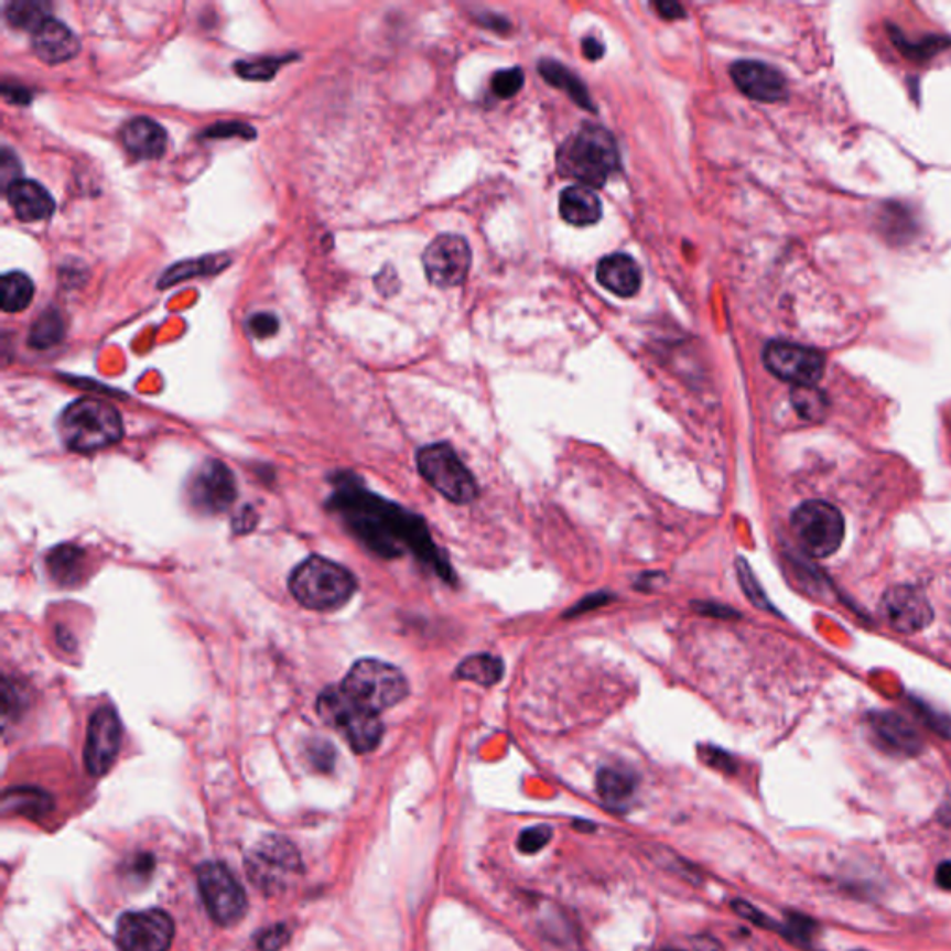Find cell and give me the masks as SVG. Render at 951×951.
Listing matches in <instances>:
<instances>
[{
  "instance_id": "cell-1",
  "label": "cell",
  "mask_w": 951,
  "mask_h": 951,
  "mask_svg": "<svg viewBox=\"0 0 951 951\" xmlns=\"http://www.w3.org/2000/svg\"><path fill=\"white\" fill-rule=\"evenodd\" d=\"M329 508L341 515L349 532L376 554L397 558L406 550H413L422 562L430 563L441 576L449 579V565L439 558L424 522L398 508L397 504L387 502L343 479L329 500Z\"/></svg>"
},
{
  "instance_id": "cell-2",
  "label": "cell",
  "mask_w": 951,
  "mask_h": 951,
  "mask_svg": "<svg viewBox=\"0 0 951 951\" xmlns=\"http://www.w3.org/2000/svg\"><path fill=\"white\" fill-rule=\"evenodd\" d=\"M558 170L585 188H601L619 167V149L608 130L585 125L558 151Z\"/></svg>"
},
{
  "instance_id": "cell-3",
  "label": "cell",
  "mask_w": 951,
  "mask_h": 951,
  "mask_svg": "<svg viewBox=\"0 0 951 951\" xmlns=\"http://www.w3.org/2000/svg\"><path fill=\"white\" fill-rule=\"evenodd\" d=\"M58 430L67 449L78 454H91L121 441L123 420L110 403L97 398H80L64 409Z\"/></svg>"
},
{
  "instance_id": "cell-4",
  "label": "cell",
  "mask_w": 951,
  "mask_h": 951,
  "mask_svg": "<svg viewBox=\"0 0 951 951\" xmlns=\"http://www.w3.org/2000/svg\"><path fill=\"white\" fill-rule=\"evenodd\" d=\"M289 587L292 597L305 608L329 612L348 603L357 582L343 565L311 555L290 574Z\"/></svg>"
},
{
  "instance_id": "cell-5",
  "label": "cell",
  "mask_w": 951,
  "mask_h": 951,
  "mask_svg": "<svg viewBox=\"0 0 951 951\" xmlns=\"http://www.w3.org/2000/svg\"><path fill=\"white\" fill-rule=\"evenodd\" d=\"M341 688L360 709L378 715L402 703L409 693L408 680L400 669L372 658L355 662Z\"/></svg>"
},
{
  "instance_id": "cell-6",
  "label": "cell",
  "mask_w": 951,
  "mask_h": 951,
  "mask_svg": "<svg viewBox=\"0 0 951 951\" xmlns=\"http://www.w3.org/2000/svg\"><path fill=\"white\" fill-rule=\"evenodd\" d=\"M325 725L337 728L355 753H370L378 747L383 736V723L378 714L360 709L344 693L341 685L322 692L316 704Z\"/></svg>"
},
{
  "instance_id": "cell-7",
  "label": "cell",
  "mask_w": 951,
  "mask_h": 951,
  "mask_svg": "<svg viewBox=\"0 0 951 951\" xmlns=\"http://www.w3.org/2000/svg\"><path fill=\"white\" fill-rule=\"evenodd\" d=\"M246 872L260 893L273 896L284 893L302 875V857L290 840L270 834L249 851Z\"/></svg>"
},
{
  "instance_id": "cell-8",
  "label": "cell",
  "mask_w": 951,
  "mask_h": 951,
  "mask_svg": "<svg viewBox=\"0 0 951 951\" xmlns=\"http://www.w3.org/2000/svg\"><path fill=\"white\" fill-rule=\"evenodd\" d=\"M417 467L420 476L450 502L468 504L478 497L476 478L450 444H428L420 449Z\"/></svg>"
},
{
  "instance_id": "cell-9",
  "label": "cell",
  "mask_w": 951,
  "mask_h": 951,
  "mask_svg": "<svg viewBox=\"0 0 951 951\" xmlns=\"http://www.w3.org/2000/svg\"><path fill=\"white\" fill-rule=\"evenodd\" d=\"M792 528L799 543L814 558H829L844 543V517L833 504L809 500L792 515Z\"/></svg>"
},
{
  "instance_id": "cell-10",
  "label": "cell",
  "mask_w": 951,
  "mask_h": 951,
  "mask_svg": "<svg viewBox=\"0 0 951 951\" xmlns=\"http://www.w3.org/2000/svg\"><path fill=\"white\" fill-rule=\"evenodd\" d=\"M197 887L214 922L233 926L242 920L248 909V898L242 885L225 864H202L197 868Z\"/></svg>"
},
{
  "instance_id": "cell-11",
  "label": "cell",
  "mask_w": 951,
  "mask_h": 951,
  "mask_svg": "<svg viewBox=\"0 0 951 951\" xmlns=\"http://www.w3.org/2000/svg\"><path fill=\"white\" fill-rule=\"evenodd\" d=\"M764 365L775 378L793 387H815L825 370V359L818 349L785 341H774L764 348Z\"/></svg>"
},
{
  "instance_id": "cell-12",
  "label": "cell",
  "mask_w": 951,
  "mask_h": 951,
  "mask_svg": "<svg viewBox=\"0 0 951 951\" xmlns=\"http://www.w3.org/2000/svg\"><path fill=\"white\" fill-rule=\"evenodd\" d=\"M121 951H167L175 937L172 916L160 909L127 912L118 922Z\"/></svg>"
},
{
  "instance_id": "cell-13",
  "label": "cell",
  "mask_w": 951,
  "mask_h": 951,
  "mask_svg": "<svg viewBox=\"0 0 951 951\" xmlns=\"http://www.w3.org/2000/svg\"><path fill=\"white\" fill-rule=\"evenodd\" d=\"M471 262V246L457 235H441L422 255L425 275L439 289L460 287L467 279Z\"/></svg>"
},
{
  "instance_id": "cell-14",
  "label": "cell",
  "mask_w": 951,
  "mask_h": 951,
  "mask_svg": "<svg viewBox=\"0 0 951 951\" xmlns=\"http://www.w3.org/2000/svg\"><path fill=\"white\" fill-rule=\"evenodd\" d=\"M121 747V721L112 706H99L88 723L84 747V764L94 777H101L112 768Z\"/></svg>"
},
{
  "instance_id": "cell-15",
  "label": "cell",
  "mask_w": 951,
  "mask_h": 951,
  "mask_svg": "<svg viewBox=\"0 0 951 951\" xmlns=\"http://www.w3.org/2000/svg\"><path fill=\"white\" fill-rule=\"evenodd\" d=\"M237 498V485L224 463H203L188 482V500L202 514L216 515L231 508Z\"/></svg>"
},
{
  "instance_id": "cell-16",
  "label": "cell",
  "mask_w": 951,
  "mask_h": 951,
  "mask_svg": "<svg viewBox=\"0 0 951 951\" xmlns=\"http://www.w3.org/2000/svg\"><path fill=\"white\" fill-rule=\"evenodd\" d=\"M880 612L899 634L920 633L933 620V608L922 590L915 585H896L890 587L880 601Z\"/></svg>"
},
{
  "instance_id": "cell-17",
  "label": "cell",
  "mask_w": 951,
  "mask_h": 951,
  "mask_svg": "<svg viewBox=\"0 0 951 951\" xmlns=\"http://www.w3.org/2000/svg\"><path fill=\"white\" fill-rule=\"evenodd\" d=\"M731 77L742 94L760 102H777L786 99L788 84L782 73L774 65L742 60L731 67Z\"/></svg>"
},
{
  "instance_id": "cell-18",
  "label": "cell",
  "mask_w": 951,
  "mask_h": 951,
  "mask_svg": "<svg viewBox=\"0 0 951 951\" xmlns=\"http://www.w3.org/2000/svg\"><path fill=\"white\" fill-rule=\"evenodd\" d=\"M32 48L45 64H64L77 56L80 43L67 24L48 18L32 32Z\"/></svg>"
},
{
  "instance_id": "cell-19",
  "label": "cell",
  "mask_w": 951,
  "mask_h": 951,
  "mask_svg": "<svg viewBox=\"0 0 951 951\" xmlns=\"http://www.w3.org/2000/svg\"><path fill=\"white\" fill-rule=\"evenodd\" d=\"M121 143L134 159L156 160L166 153L167 134L154 119L132 118L121 127Z\"/></svg>"
},
{
  "instance_id": "cell-20",
  "label": "cell",
  "mask_w": 951,
  "mask_h": 951,
  "mask_svg": "<svg viewBox=\"0 0 951 951\" xmlns=\"http://www.w3.org/2000/svg\"><path fill=\"white\" fill-rule=\"evenodd\" d=\"M7 199L15 218L26 224L51 218L54 213V199L42 184L30 179H21L7 190Z\"/></svg>"
},
{
  "instance_id": "cell-21",
  "label": "cell",
  "mask_w": 951,
  "mask_h": 951,
  "mask_svg": "<svg viewBox=\"0 0 951 951\" xmlns=\"http://www.w3.org/2000/svg\"><path fill=\"white\" fill-rule=\"evenodd\" d=\"M598 283L620 298H633L641 287V270L628 255L614 253L598 262Z\"/></svg>"
},
{
  "instance_id": "cell-22",
  "label": "cell",
  "mask_w": 951,
  "mask_h": 951,
  "mask_svg": "<svg viewBox=\"0 0 951 951\" xmlns=\"http://www.w3.org/2000/svg\"><path fill=\"white\" fill-rule=\"evenodd\" d=\"M872 728L880 744L893 753L912 757L922 750V739L915 727L898 714H875Z\"/></svg>"
},
{
  "instance_id": "cell-23",
  "label": "cell",
  "mask_w": 951,
  "mask_h": 951,
  "mask_svg": "<svg viewBox=\"0 0 951 951\" xmlns=\"http://www.w3.org/2000/svg\"><path fill=\"white\" fill-rule=\"evenodd\" d=\"M560 214L574 227H587V225L597 224L601 219L603 205L593 190L585 186H571L563 190L560 197Z\"/></svg>"
},
{
  "instance_id": "cell-24",
  "label": "cell",
  "mask_w": 951,
  "mask_h": 951,
  "mask_svg": "<svg viewBox=\"0 0 951 951\" xmlns=\"http://www.w3.org/2000/svg\"><path fill=\"white\" fill-rule=\"evenodd\" d=\"M636 786H638V780L634 777L633 771H628V769L619 768V766H609V768H603L598 771V796H601L604 803L615 807V809H619V807L627 804L633 799Z\"/></svg>"
},
{
  "instance_id": "cell-25",
  "label": "cell",
  "mask_w": 951,
  "mask_h": 951,
  "mask_svg": "<svg viewBox=\"0 0 951 951\" xmlns=\"http://www.w3.org/2000/svg\"><path fill=\"white\" fill-rule=\"evenodd\" d=\"M538 69L539 73H541V77H543L550 86L563 89V91H565V94H568L576 105L595 112V107H593L592 97L587 94V88H585L582 80H580L574 73L569 72L565 65L552 62V60H541V62H539Z\"/></svg>"
},
{
  "instance_id": "cell-26",
  "label": "cell",
  "mask_w": 951,
  "mask_h": 951,
  "mask_svg": "<svg viewBox=\"0 0 951 951\" xmlns=\"http://www.w3.org/2000/svg\"><path fill=\"white\" fill-rule=\"evenodd\" d=\"M502 674V660L493 655L468 656L455 669V679L468 680L479 685H495L500 682Z\"/></svg>"
},
{
  "instance_id": "cell-27",
  "label": "cell",
  "mask_w": 951,
  "mask_h": 951,
  "mask_svg": "<svg viewBox=\"0 0 951 951\" xmlns=\"http://www.w3.org/2000/svg\"><path fill=\"white\" fill-rule=\"evenodd\" d=\"M83 550L72 544L54 549L47 560L51 576L62 585L77 584L78 574L83 573Z\"/></svg>"
},
{
  "instance_id": "cell-28",
  "label": "cell",
  "mask_w": 951,
  "mask_h": 951,
  "mask_svg": "<svg viewBox=\"0 0 951 951\" xmlns=\"http://www.w3.org/2000/svg\"><path fill=\"white\" fill-rule=\"evenodd\" d=\"M34 298V283L23 272H8L2 278V311L23 313Z\"/></svg>"
},
{
  "instance_id": "cell-29",
  "label": "cell",
  "mask_w": 951,
  "mask_h": 951,
  "mask_svg": "<svg viewBox=\"0 0 951 951\" xmlns=\"http://www.w3.org/2000/svg\"><path fill=\"white\" fill-rule=\"evenodd\" d=\"M53 807V799L48 793L36 790V788H12L4 793V810H12L18 814L36 815L47 814Z\"/></svg>"
},
{
  "instance_id": "cell-30",
  "label": "cell",
  "mask_w": 951,
  "mask_h": 951,
  "mask_svg": "<svg viewBox=\"0 0 951 951\" xmlns=\"http://www.w3.org/2000/svg\"><path fill=\"white\" fill-rule=\"evenodd\" d=\"M65 325L62 314L56 309H48L40 314V318L30 327L29 344L32 348H53L64 338Z\"/></svg>"
},
{
  "instance_id": "cell-31",
  "label": "cell",
  "mask_w": 951,
  "mask_h": 951,
  "mask_svg": "<svg viewBox=\"0 0 951 951\" xmlns=\"http://www.w3.org/2000/svg\"><path fill=\"white\" fill-rule=\"evenodd\" d=\"M48 18H51V15H48L47 4H43V2H34V0H30V2L18 0V2L8 4L7 8L8 23L15 26V29L30 30V32H34V30H36L37 26H42Z\"/></svg>"
},
{
  "instance_id": "cell-32",
  "label": "cell",
  "mask_w": 951,
  "mask_h": 951,
  "mask_svg": "<svg viewBox=\"0 0 951 951\" xmlns=\"http://www.w3.org/2000/svg\"><path fill=\"white\" fill-rule=\"evenodd\" d=\"M792 403L799 417L818 422L828 414V398L818 387H793Z\"/></svg>"
},
{
  "instance_id": "cell-33",
  "label": "cell",
  "mask_w": 951,
  "mask_h": 951,
  "mask_svg": "<svg viewBox=\"0 0 951 951\" xmlns=\"http://www.w3.org/2000/svg\"><path fill=\"white\" fill-rule=\"evenodd\" d=\"M888 34H890V40H893L894 45L905 54V56H909V58L915 60H928L933 56V54L939 53L942 48L948 47V40H940L937 36H929L928 40H922V42H910L909 37H905L898 29L888 30Z\"/></svg>"
},
{
  "instance_id": "cell-34",
  "label": "cell",
  "mask_w": 951,
  "mask_h": 951,
  "mask_svg": "<svg viewBox=\"0 0 951 951\" xmlns=\"http://www.w3.org/2000/svg\"><path fill=\"white\" fill-rule=\"evenodd\" d=\"M522 84H525V73L519 67L502 69V72L495 73L490 78V89L500 99H509V97L519 94Z\"/></svg>"
},
{
  "instance_id": "cell-35",
  "label": "cell",
  "mask_w": 951,
  "mask_h": 951,
  "mask_svg": "<svg viewBox=\"0 0 951 951\" xmlns=\"http://www.w3.org/2000/svg\"><path fill=\"white\" fill-rule=\"evenodd\" d=\"M815 933H818V923L814 920H810L803 915H796V912L786 916V939L793 940L799 945H810Z\"/></svg>"
},
{
  "instance_id": "cell-36",
  "label": "cell",
  "mask_w": 951,
  "mask_h": 951,
  "mask_svg": "<svg viewBox=\"0 0 951 951\" xmlns=\"http://www.w3.org/2000/svg\"><path fill=\"white\" fill-rule=\"evenodd\" d=\"M283 58H260L237 64V73L248 80H268L275 75Z\"/></svg>"
},
{
  "instance_id": "cell-37",
  "label": "cell",
  "mask_w": 951,
  "mask_h": 951,
  "mask_svg": "<svg viewBox=\"0 0 951 951\" xmlns=\"http://www.w3.org/2000/svg\"><path fill=\"white\" fill-rule=\"evenodd\" d=\"M736 568H738L739 584L744 587L745 595L749 597L750 603L758 606V608H769L768 598H766L763 590H760V585H758L757 579H755V574L750 571L749 565L744 560H738Z\"/></svg>"
},
{
  "instance_id": "cell-38",
  "label": "cell",
  "mask_w": 951,
  "mask_h": 951,
  "mask_svg": "<svg viewBox=\"0 0 951 951\" xmlns=\"http://www.w3.org/2000/svg\"><path fill=\"white\" fill-rule=\"evenodd\" d=\"M550 840H552V829L547 828V825H538V828L525 829L517 840V845L522 853L533 855V853L543 850Z\"/></svg>"
},
{
  "instance_id": "cell-39",
  "label": "cell",
  "mask_w": 951,
  "mask_h": 951,
  "mask_svg": "<svg viewBox=\"0 0 951 951\" xmlns=\"http://www.w3.org/2000/svg\"><path fill=\"white\" fill-rule=\"evenodd\" d=\"M218 257H210V259L197 260V262H188L190 272H177V270H170V272L164 275V278L160 279V287H167V284L177 283V281H183V279L192 278V275H199V273H210L214 272L213 268H219L221 270V262H219Z\"/></svg>"
},
{
  "instance_id": "cell-40",
  "label": "cell",
  "mask_w": 951,
  "mask_h": 951,
  "mask_svg": "<svg viewBox=\"0 0 951 951\" xmlns=\"http://www.w3.org/2000/svg\"><path fill=\"white\" fill-rule=\"evenodd\" d=\"M290 939V931L284 923H278L272 928L264 929L257 939V945L262 951H278L283 948Z\"/></svg>"
},
{
  "instance_id": "cell-41",
  "label": "cell",
  "mask_w": 951,
  "mask_h": 951,
  "mask_svg": "<svg viewBox=\"0 0 951 951\" xmlns=\"http://www.w3.org/2000/svg\"><path fill=\"white\" fill-rule=\"evenodd\" d=\"M249 332L257 338L273 337L279 332V322L273 314H253L248 322Z\"/></svg>"
},
{
  "instance_id": "cell-42",
  "label": "cell",
  "mask_w": 951,
  "mask_h": 951,
  "mask_svg": "<svg viewBox=\"0 0 951 951\" xmlns=\"http://www.w3.org/2000/svg\"><path fill=\"white\" fill-rule=\"evenodd\" d=\"M19 172H21V166H19L15 154L8 148L2 149V156H0V179H2L4 190L10 188L13 183L21 181Z\"/></svg>"
},
{
  "instance_id": "cell-43",
  "label": "cell",
  "mask_w": 951,
  "mask_h": 951,
  "mask_svg": "<svg viewBox=\"0 0 951 951\" xmlns=\"http://www.w3.org/2000/svg\"><path fill=\"white\" fill-rule=\"evenodd\" d=\"M655 8L656 12L660 13V18L669 19V21L684 18V8L677 4V2L662 0V2H655Z\"/></svg>"
},
{
  "instance_id": "cell-44",
  "label": "cell",
  "mask_w": 951,
  "mask_h": 951,
  "mask_svg": "<svg viewBox=\"0 0 951 951\" xmlns=\"http://www.w3.org/2000/svg\"><path fill=\"white\" fill-rule=\"evenodd\" d=\"M934 880H937V885H939L942 890L951 893V861H942V863L937 866Z\"/></svg>"
},
{
  "instance_id": "cell-45",
  "label": "cell",
  "mask_w": 951,
  "mask_h": 951,
  "mask_svg": "<svg viewBox=\"0 0 951 951\" xmlns=\"http://www.w3.org/2000/svg\"><path fill=\"white\" fill-rule=\"evenodd\" d=\"M582 53H584L585 58L595 62V60L603 56L604 45L598 40H595V37H585L584 42H582Z\"/></svg>"
},
{
  "instance_id": "cell-46",
  "label": "cell",
  "mask_w": 951,
  "mask_h": 951,
  "mask_svg": "<svg viewBox=\"0 0 951 951\" xmlns=\"http://www.w3.org/2000/svg\"><path fill=\"white\" fill-rule=\"evenodd\" d=\"M227 127H231V123L227 125ZM231 129L235 137H240V132H242V130H246V132H251V129H248V127H244V125L233 123ZM224 132H227V129H225V125H218V127H214V129L208 130L207 137H224ZM227 137H229V132H227Z\"/></svg>"
},
{
  "instance_id": "cell-47",
  "label": "cell",
  "mask_w": 951,
  "mask_h": 951,
  "mask_svg": "<svg viewBox=\"0 0 951 951\" xmlns=\"http://www.w3.org/2000/svg\"><path fill=\"white\" fill-rule=\"evenodd\" d=\"M663 951H682V950H663Z\"/></svg>"
},
{
  "instance_id": "cell-48",
  "label": "cell",
  "mask_w": 951,
  "mask_h": 951,
  "mask_svg": "<svg viewBox=\"0 0 951 951\" xmlns=\"http://www.w3.org/2000/svg\"><path fill=\"white\" fill-rule=\"evenodd\" d=\"M857 951H863V950H857Z\"/></svg>"
}]
</instances>
